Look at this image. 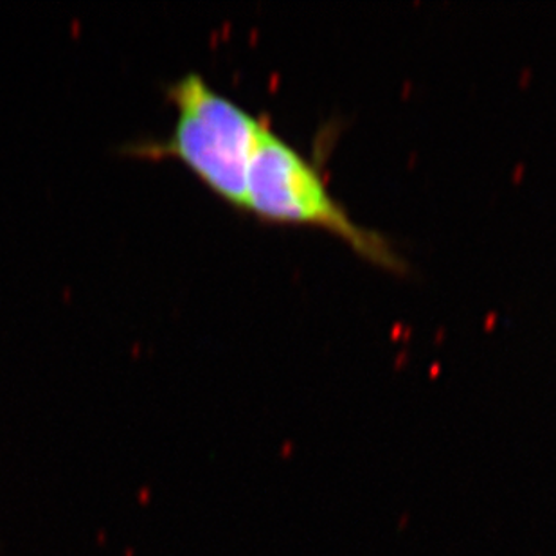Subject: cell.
<instances>
[{
    "label": "cell",
    "instance_id": "2",
    "mask_svg": "<svg viewBox=\"0 0 556 556\" xmlns=\"http://www.w3.org/2000/svg\"><path fill=\"white\" fill-rule=\"evenodd\" d=\"M245 211L262 220L320 227L342 238L372 263L400 267L399 257L386 240L353 222L331 197L317 169L268 126L263 128L252 155Z\"/></svg>",
    "mask_w": 556,
    "mask_h": 556
},
{
    "label": "cell",
    "instance_id": "1",
    "mask_svg": "<svg viewBox=\"0 0 556 556\" xmlns=\"http://www.w3.org/2000/svg\"><path fill=\"white\" fill-rule=\"evenodd\" d=\"M168 96L177 111L172 136L144 144L139 153L177 159L213 193L245 210L249 168L265 125L200 74L177 79Z\"/></svg>",
    "mask_w": 556,
    "mask_h": 556
}]
</instances>
